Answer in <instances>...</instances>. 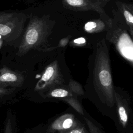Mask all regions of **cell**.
I'll return each mask as SVG.
<instances>
[{
    "label": "cell",
    "instance_id": "8992f818",
    "mask_svg": "<svg viewBox=\"0 0 133 133\" xmlns=\"http://www.w3.org/2000/svg\"><path fill=\"white\" fill-rule=\"evenodd\" d=\"M67 85L60 71L58 61L55 60L46 67L35 85L34 90L42 95L53 88Z\"/></svg>",
    "mask_w": 133,
    "mask_h": 133
},
{
    "label": "cell",
    "instance_id": "52a82bcc",
    "mask_svg": "<svg viewBox=\"0 0 133 133\" xmlns=\"http://www.w3.org/2000/svg\"><path fill=\"white\" fill-rule=\"evenodd\" d=\"M81 122L71 113H64L56 118L49 125L48 133L59 132L76 127Z\"/></svg>",
    "mask_w": 133,
    "mask_h": 133
},
{
    "label": "cell",
    "instance_id": "9c48e42d",
    "mask_svg": "<svg viewBox=\"0 0 133 133\" xmlns=\"http://www.w3.org/2000/svg\"><path fill=\"white\" fill-rule=\"evenodd\" d=\"M24 78L19 72L3 68L0 70V86L6 87H21Z\"/></svg>",
    "mask_w": 133,
    "mask_h": 133
},
{
    "label": "cell",
    "instance_id": "6da1fadb",
    "mask_svg": "<svg viewBox=\"0 0 133 133\" xmlns=\"http://www.w3.org/2000/svg\"><path fill=\"white\" fill-rule=\"evenodd\" d=\"M104 115L116 121L114 86L113 83L108 47L104 39L98 44L92 73V89L85 93Z\"/></svg>",
    "mask_w": 133,
    "mask_h": 133
},
{
    "label": "cell",
    "instance_id": "7a4b0ae2",
    "mask_svg": "<svg viewBox=\"0 0 133 133\" xmlns=\"http://www.w3.org/2000/svg\"><path fill=\"white\" fill-rule=\"evenodd\" d=\"M51 31V25L47 19L33 17L25 30L19 46L18 55L22 56L30 50L46 43Z\"/></svg>",
    "mask_w": 133,
    "mask_h": 133
},
{
    "label": "cell",
    "instance_id": "5b68a950",
    "mask_svg": "<svg viewBox=\"0 0 133 133\" xmlns=\"http://www.w3.org/2000/svg\"><path fill=\"white\" fill-rule=\"evenodd\" d=\"M26 20L23 13L1 12L0 36L6 42L16 39L22 33Z\"/></svg>",
    "mask_w": 133,
    "mask_h": 133
},
{
    "label": "cell",
    "instance_id": "9a60e30c",
    "mask_svg": "<svg viewBox=\"0 0 133 133\" xmlns=\"http://www.w3.org/2000/svg\"><path fill=\"white\" fill-rule=\"evenodd\" d=\"M58 133H89V132L86 129L85 124L81 121L76 127L70 130L61 131Z\"/></svg>",
    "mask_w": 133,
    "mask_h": 133
},
{
    "label": "cell",
    "instance_id": "ac0fdd59",
    "mask_svg": "<svg viewBox=\"0 0 133 133\" xmlns=\"http://www.w3.org/2000/svg\"><path fill=\"white\" fill-rule=\"evenodd\" d=\"M13 89L12 88L0 86V97L9 94L13 91Z\"/></svg>",
    "mask_w": 133,
    "mask_h": 133
},
{
    "label": "cell",
    "instance_id": "8fae6325",
    "mask_svg": "<svg viewBox=\"0 0 133 133\" xmlns=\"http://www.w3.org/2000/svg\"><path fill=\"white\" fill-rule=\"evenodd\" d=\"M84 30L88 33L102 32L107 29V23L101 19H97L87 22L84 26Z\"/></svg>",
    "mask_w": 133,
    "mask_h": 133
},
{
    "label": "cell",
    "instance_id": "ffe728a7",
    "mask_svg": "<svg viewBox=\"0 0 133 133\" xmlns=\"http://www.w3.org/2000/svg\"><path fill=\"white\" fill-rule=\"evenodd\" d=\"M132 14H133V10H132Z\"/></svg>",
    "mask_w": 133,
    "mask_h": 133
},
{
    "label": "cell",
    "instance_id": "d6986e66",
    "mask_svg": "<svg viewBox=\"0 0 133 133\" xmlns=\"http://www.w3.org/2000/svg\"><path fill=\"white\" fill-rule=\"evenodd\" d=\"M70 38V36H68L66 37H64L62 38L60 40L59 43H58V47H65L68 43H69V41Z\"/></svg>",
    "mask_w": 133,
    "mask_h": 133
},
{
    "label": "cell",
    "instance_id": "ba28073f",
    "mask_svg": "<svg viewBox=\"0 0 133 133\" xmlns=\"http://www.w3.org/2000/svg\"><path fill=\"white\" fill-rule=\"evenodd\" d=\"M62 3L64 6L71 10L76 11H96L105 19L106 23L110 19L99 3L92 2L90 0H63Z\"/></svg>",
    "mask_w": 133,
    "mask_h": 133
},
{
    "label": "cell",
    "instance_id": "277c9868",
    "mask_svg": "<svg viewBox=\"0 0 133 133\" xmlns=\"http://www.w3.org/2000/svg\"><path fill=\"white\" fill-rule=\"evenodd\" d=\"M116 121L115 125L119 133H133V112L129 96L114 87Z\"/></svg>",
    "mask_w": 133,
    "mask_h": 133
},
{
    "label": "cell",
    "instance_id": "44dd1931",
    "mask_svg": "<svg viewBox=\"0 0 133 133\" xmlns=\"http://www.w3.org/2000/svg\"><path fill=\"white\" fill-rule=\"evenodd\" d=\"M55 133H58V132H55Z\"/></svg>",
    "mask_w": 133,
    "mask_h": 133
},
{
    "label": "cell",
    "instance_id": "7c38bea8",
    "mask_svg": "<svg viewBox=\"0 0 133 133\" xmlns=\"http://www.w3.org/2000/svg\"><path fill=\"white\" fill-rule=\"evenodd\" d=\"M119 9L124 17L125 22L127 25L129 35L133 41V14L130 10L127 5L125 4L121 3Z\"/></svg>",
    "mask_w": 133,
    "mask_h": 133
},
{
    "label": "cell",
    "instance_id": "4fadbf2b",
    "mask_svg": "<svg viewBox=\"0 0 133 133\" xmlns=\"http://www.w3.org/2000/svg\"><path fill=\"white\" fill-rule=\"evenodd\" d=\"M89 133H105L94 122L92 118L84 111V115L82 116Z\"/></svg>",
    "mask_w": 133,
    "mask_h": 133
},
{
    "label": "cell",
    "instance_id": "3957f363",
    "mask_svg": "<svg viewBox=\"0 0 133 133\" xmlns=\"http://www.w3.org/2000/svg\"><path fill=\"white\" fill-rule=\"evenodd\" d=\"M107 23L106 38L115 47L120 55L133 67V41L124 23L112 19Z\"/></svg>",
    "mask_w": 133,
    "mask_h": 133
},
{
    "label": "cell",
    "instance_id": "5bb4252c",
    "mask_svg": "<svg viewBox=\"0 0 133 133\" xmlns=\"http://www.w3.org/2000/svg\"><path fill=\"white\" fill-rule=\"evenodd\" d=\"M68 87L71 92L79 99H82V97H85V91L82 85L78 82L71 78L68 84Z\"/></svg>",
    "mask_w": 133,
    "mask_h": 133
},
{
    "label": "cell",
    "instance_id": "2e32d148",
    "mask_svg": "<svg viewBox=\"0 0 133 133\" xmlns=\"http://www.w3.org/2000/svg\"><path fill=\"white\" fill-rule=\"evenodd\" d=\"M4 133H15L12 121L10 117H7Z\"/></svg>",
    "mask_w": 133,
    "mask_h": 133
},
{
    "label": "cell",
    "instance_id": "30bf717a",
    "mask_svg": "<svg viewBox=\"0 0 133 133\" xmlns=\"http://www.w3.org/2000/svg\"><path fill=\"white\" fill-rule=\"evenodd\" d=\"M42 96L44 99L56 100L64 102L66 99L76 96L70 90L67 85L53 88L43 94Z\"/></svg>",
    "mask_w": 133,
    "mask_h": 133
},
{
    "label": "cell",
    "instance_id": "e0dca14e",
    "mask_svg": "<svg viewBox=\"0 0 133 133\" xmlns=\"http://www.w3.org/2000/svg\"><path fill=\"white\" fill-rule=\"evenodd\" d=\"M86 43V40L84 37H79L74 39L71 42V45L75 46H83Z\"/></svg>",
    "mask_w": 133,
    "mask_h": 133
}]
</instances>
